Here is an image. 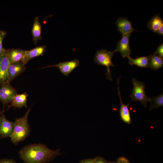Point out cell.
I'll list each match as a JSON object with an SVG mask.
<instances>
[{"label": "cell", "mask_w": 163, "mask_h": 163, "mask_svg": "<svg viewBox=\"0 0 163 163\" xmlns=\"http://www.w3.org/2000/svg\"><path fill=\"white\" fill-rule=\"evenodd\" d=\"M120 78V77L117 79L118 94L120 98L121 104L120 109V116L121 119L124 122L128 124H130L132 123V120L128 108V106L129 103L127 105H125L122 102L119 86V79Z\"/></svg>", "instance_id": "12"}, {"label": "cell", "mask_w": 163, "mask_h": 163, "mask_svg": "<svg viewBox=\"0 0 163 163\" xmlns=\"http://www.w3.org/2000/svg\"><path fill=\"white\" fill-rule=\"evenodd\" d=\"M28 94L26 93L22 94H17L15 95L9 108L11 107L16 108H21L25 107H27V102Z\"/></svg>", "instance_id": "14"}, {"label": "cell", "mask_w": 163, "mask_h": 163, "mask_svg": "<svg viewBox=\"0 0 163 163\" xmlns=\"http://www.w3.org/2000/svg\"><path fill=\"white\" fill-rule=\"evenodd\" d=\"M15 122L10 121L5 117L3 113L0 127V138L10 137L13 131Z\"/></svg>", "instance_id": "10"}, {"label": "cell", "mask_w": 163, "mask_h": 163, "mask_svg": "<svg viewBox=\"0 0 163 163\" xmlns=\"http://www.w3.org/2000/svg\"><path fill=\"white\" fill-rule=\"evenodd\" d=\"M133 88L130 97L132 101H139L146 107L147 103L151 102V98L148 96L145 92V84L142 82L138 81L136 78H132Z\"/></svg>", "instance_id": "4"}, {"label": "cell", "mask_w": 163, "mask_h": 163, "mask_svg": "<svg viewBox=\"0 0 163 163\" xmlns=\"http://www.w3.org/2000/svg\"><path fill=\"white\" fill-rule=\"evenodd\" d=\"M46 50V46L43 45L37 46L29 50H26L22 62L25 65L32 59L38 56L43 55Z\"/></svg>", "instance_id": "13"}, {"label": "cell", "mask_w": 163, "mask_h": 163, "mask_svg": "<svg viewBox=\"0 0 163 163\" xmlns=\"http://www.w3.org/2000/svg\"><path fill=\"white\" fill-rule=\"evenodd\" d=\"M79 62L77 59L65 62H60L58 64L48 66L42 68L46 67H58L60 72L66 77L79 66Z\"/></svg>", "instance_id": "7"}, {"label": "cell", "mask_w": 163, "mask_h": 163, "mask_svg": "<svg viewBox=\"0 0 163 163\" xmlns=\"http://www.w3.org/2000/svg\"><path fill=\"white\" fill-rule=\"evenodd\" d=\"M116 52L115 50L109 51L106 50L101 49L97 51L94 56V61L95 63L107 67V72L105 73L106 78L110 81H112V78L109 67L114 66L112 59L113 54Z\"/></svg>", "instance_id": "3"}, {"label": "cell", "mask_w": 163, "mask_h": 163, "mask_svg": "<svg viewBox=\"0 0 163 163\" xmlns=\"http://www.w3.org/2000/svg\"><path fill=\"white\" fill-rule=\"evenodd\" d=\"M109 163H115V162H110Z\"/></svg>", "instance_id": "29"}, {"label": "cell", "mask_w": 163, "mask_h": 163, "mask_svg": "<svg viewBox=\"0 0 163 163\" xmlns=\"http://www.w3.org/2000/svg\"><path fill=\"white\" fill-rule=\"evenodd\" d=\"M94 158L88 159L81 161L79 163H94Z\"/></svg>", "instance_id": "26"}, {"label": "cell", "mask_w": 163, "mask_h": 163, "mask_svg": "<svg viewBox=\"0 0 163 163\" xmlns=\"http://www.w3.org/2000/svg\"><path fill=\"white\" fill-rule=\"evenodd\" d=\"M160 56L162 58H163V44H161L158 47L156 50L154 52Z\"/></svg>", "instance_id": "22"}, {"label": "cell", "mask_w": 163, "mask_h": 163, "mask_svg": "<svg viewBox=\"0 0 163 163\" xmlns=\"http://www.w3.org/2000/svg\"><path fill=\"white\" fill-rule=\"evenodd\" d=\"M26 50L20 49H11L10 54V64L19 62H23Z\"/></svg>", "instance_id": "17"}, {"label": "cell", "mask_w": 163, "mask_h": 163, "mask_svg": "<svg viewBox=\"0 0 163 163\" xmlns=\"http://www.w3.org/2000/svg\"><path fill=\"white\" fill-rule=\"evenodd\" d=\"M151 106L150 110L157 109L163 106V93L158 96L151 98Z\"/></svg>", "instance_id": "20"}, {"label": "cell", "mask_w": 163, "mask_h": 163, "mask_svg": "<svg viewBox=\"0 0 163 163\" xmlns=\"http://www.w3.org/2000/svg\"><path fill=\"white\" fill-rule=\"evenodd\" d=\"M3 112L1 111L0 112V127L1 123L2 118V114L3 113Z\"/></svg>", "instance_id": "28"}, {"label": "cell", "mask_w": 163, "mask_h": 163, "mask_svg": "<svg viewBox=\"0 0 163 163\" xmlns=\"http://www.w3.org/2000/svg\"><path fill=\"white\" fill-rule=\"evenodd\" d=\"M26 69L25 65L21 61L10 64L8 68V78L5 82L10 83Z\"/></svg>", "instance_id": "9"}, {"label": "cell", "mask_w": 163, "mask_h": 163, "mask_svg": "<svg viewBox=\"0 0 163 163\" xmlns=\"http://www.w3.org/2000/svg\"><path fill=\"white\" fill-rule=\"evenodd\" d=\"M41 26L38 17L35 18L32 30L33 40L36 44L39 40L42 39L41 35Z\"/></svg>", "instance_id": "16"}, {"label": "cell", "mask_w": 163, "mask_h": 163, "mask_svg": "<svg viewBox=\"0 0 163 163\" xmlns=\"http://www.w3.org/2000/svg\"><path fill=\"white\" fill-rule=\"evenodd\" d=\"M116 163H130L129 160L124 157H120L118 158Z\"/></svg>", "instance_id": "24"}, {"label": "cell", "mask_w": 163, "mask_h": 163, "mask_svg": "<svg viewBox=\"0 0 163 163\" xmlns=\"http://www.w3.org/2000/svg\"><path fill=\"white\" fill-rule=\"evenodd\" d=\"M149 67L155 70H157L163 66V58L154 53L150 55L149 60Z\"/></svg>", "instance_id": "18"}, {"label": "cell", "mask_w": 163, "mask_h": 163, "mask_svg": "<svg viewBox=\"0 0 163 163\" xmlns=\"http://www.w3.org/2000/svg\"><path fill=\"white\" fill-rule=\"evenodd\" d=\"M94 163H109V162L103 158L97 157L94 158Z\"/></svg>", "instance_id": "23"}, {"label": "cell", "mask_w": 163, "mask_h": 163, "mask_svg": "<svg viewBox=\"0 0 163 163\" xmlns=\"http://www.w3.org/2000/svg\"><path fill=\"white\" fill-rule=\"evenodd\" d=\"M0 163H17L12 159H2L0 160Z\"/></svg>", "instance_id": "25"}, {"label": "cell", "mask_w": 163, "mask_h": 163, "mask_svg": "<svg viewBox=\"0 0 163 163\" xmlns=\"http://www.w3.org/2000/svg\"><path fill=\"white\" fill-rule=\"evenodd\" d=\"M59 150H51L45 144L34 143L23 147L19 154L25 163H48L60 155Z\"/></svg>", "instance_id": "1"}, {"label": "cell", "mask_w": 163, "mask_h": 163, "mask_svg": "<svg viewBox=\"0 0 163 163\" xmlns=\"http://www.w3.org/2000/svg\"><path fill=\"white\" fill-rule=\"evenodd\" d=\"M132 22L126 18L121 17L118 18L116 22V25L119 31L122 36L132 33L133 30L136 31L132 26Z\"/></svg>", "instance_id": "11"}, {"label": "cell", "mask_w": 163, "mask_h": 163, "mask_svg": "<svg viewBox=\"0 0 163 163\" xmlns=\"http://www.w3.org/2000/svg\"><path fill=\"white\" fill-rule=\"evenodd\" d=\"M10 50V49H5L0 54V86L6 82L8 78Z\"/></svg>", "instance_id": "5"}, {"label": "cell", "mask_w": 163, "mask_h": 163, "mask_svg": "<svg viewBox=\"0 0 163 163\" xmlns=\"http://www.w3.org/2000/svg\"><path fill=\"white\" fill-rule=\"evenodd\" d=\"M163 26V20L159 14L153 16L149 21L147 27L154 32L156 33L158 29Z\"/></svg>", "instance_id": "15"}, {"label": "cell", "mask_w": 163, "mask_h": 163, "mask_svg": "<svg viewBox=\"0 0 163 163\" xmlns=\"http://www.w3.org/2000/svg\"><path fill=\"white\" fill-rule=\"evenodd\" d=\"M0 86V100L5 105L12 101L17 91L10 83L5 82Z\"/></svg>", "instance_id": "6"}, {"label": "cell", "mask_w": 163, "mask_h": 163, "mask_svg": "<svg viewBox=\"0 0 163 163\" xmlns=\"http://www.w3.org/2000/svg\"><path fill=\"white\" fill-rule=\"evenodd\" d=\"M31 107L26 111L22 117L16 119L12 134L10 136L11 140L15 145L24 140L30 135V129L28 123V117Z\"/></svg>", "instance_id": "2"}, {"label": "cell", "mask_w": 163, "mask_h": 163, "mask_svg": "<svg viewBox=\"0 0 163 163\" xmlns=\"http://www.w3.org/2000/svg\"><path fill=\"white\" fill-rule=\"evenodd\" d=\"M6 35L7 32L6 31L0 30V54L4 51L5 49L2 46V42Z\"/></svg>", "instance_id": "21"}, {"label": "cell", "mask_w": 163, "mask_h": 163, "mask_svg": "<svg viewBox=\"0 0 163 163\" xmlns=\"http://www.w3.org/2000/svg\"><path fill=\"white\" fill-rule=\"evenodd\" d=\"M131 33L122 36L121 39L117 44L115 50L120 52L124 58L127 57L131 53L129 44V39Z\"/></svg>", "instance_id": "8"}, {"label": "cell", "mask_w": 163, "mask_h": 163, "mask_svg": "<svg viewBox=\"0 0 163 163\" xmlns=\"http://www.w3.org/2000/svg\"><path fill=\"white\" fill-rule=\"evenodd\" d=\"M157 34L163 36V26L161 27L156 32Z\"/></svg>", "instance_id": "27"}, {"label": "cell", "mask_w": 163, "mask_h": 163, "mask_svg": "<svg viewBox=\"0 0 163 163\" xmlns=\"http://www.w3.org/2000/svg\"><path fill=\"white\" fill-rule=\"evenodd\" d=\"M150 56V55L133 59L129 56L127 58L129 63L130 65H134L142 67L148 68L149 67V60Z\"/></svg>", "instance_id": "19"}]
</instances>
